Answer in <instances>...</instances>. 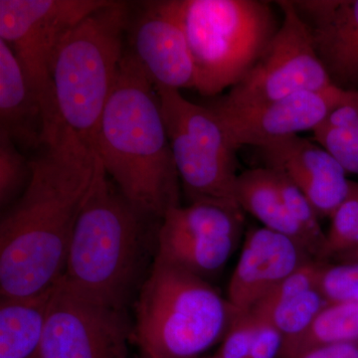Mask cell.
Returning a JSON list of instances; mask_svg holds the SVG:
<instances>
[{
  "label": "cell",
  "mask_w": 358,
  "mask_h": 358,
  "mask_svg": "<svg viewBox=\"0 0 358 358\" xmlns=\"http://www.w3.org/2000/svg\"><path fill=\"white\" fill-rule=\"evenodd\" d=\"M96 162L94 148L67 126L30 160L29 183L0 222L1 298L42 293L62 279Z\"/></svg>",
  "instance_id": "cell-1"
},
{
  "label": "cell",
  "mask_w": 358,
  "mask_h": 358,
  "mask_svg": "<svg viewBox=\"0 0 358 358\" xmlns=\"http://www.w3.org/2000/svg\"><path fill=\"white\" fill-rule=\"evenodd\" d=\"M106 173L141 210L160 219L180 206V179L159 96L126 52L93 145Z\"/></svg>",
  "instance_id": "cell-2"
},
{
  "label": "cell",
  "mask_w": 358,
  "mask_h": 358,
  "mask_svg": "<svg viewBox=\"0 0 358 358\" xmlns=\"http://www.w3.org/2000/svg\"><path fill=\"white\" fill-rule=\"evenodd\" d=\"M155 218L122 194L98 157L62 279L91 300L127 310L148 278L152 244L159 237L150 228Z\"/></svg>",
  "instance_id": "cell-3"
},
{
  "label": "cell",
  "mask_w": 358,
  "mask_h": 358,
  "mask_svg": "<svg viewBox=\"0 0 358 358\" xmlns=\"http://www.w3.org/2000/svg\"><path fill=\"white\" fill-rule=\"evenodd\" d=\"M238 312L206 280L155 256L136 301L133 339L150 358H197Z\"/></svg>",
  "instance_id": "cell-4"
},
{
  "label": "cell",
  "mask_w": 358,
  "mask_h": 358,
  "mask_svg": "<svg viewBox=\"0 0 358 358\" xmlns=\"http://www.w3.org/2000/svg\"><path fill=\"white\" fill-rule=\"evenodd\" d=\"M128 9L109 1L72 28L59 44L51 75L63 122L93 148L124 51Z\"/></svg>",
  "instance_id": "cell-5"
},
{
  "label": "cell",
  "mask_w": 358,
  "mask_h": 358,
  "mask_svg": "<svg viewBox=\"0 0 358 358\" xmlns=\"http://www.w3.org/2000/svg\"><path fill=\"white\" fill-rule=\"evenodd\" d=\"M196 72V90L215 96L253 67L274 36L267 3L256 0H171Z\"/></svg>",
  "instance_id": "cell-6"
},
{
  "label": "cell",
  "mask_w": 358,
  "mask_h": 358,
  "mask_svg": "<svg viewBox=\"0 0 358 358\" xmlns=\"http://www.w3.org/2000/svg\"><path fill=\"white\" fill-rule=\"evenodd\" d=\"M160 103L179 179L190 204L242 210L236 194V150L216 115L176 90L162 92Z\"/></svg>",
  "instance_id": "cell-7"
},
{
  "label": "cell",
  "mask_w": 358,
  "mask_h": 358,
  "mask_svg": "<svg viewBox=\"0 0 358 358\" xmlns=\"http://www.w3.org/2000/svg\"><path fill=\"white\" fill-rule=\"evenodd\" d=\"M107 0H0V40L13 49L41 105L45 145L66 124L59 113L51 69L59 44ZM44 145V147H45Z\"/></svg>",
  "instance_id": "cell-8"
},
{
  "label": "cell",
  "mask_w": 358,
  "mask_h": 358,
  "mask_svg": "<svg viewBox=\"0 0 358 358\" xmlns=\"http://www.w3.org/2000/svg\"><path fill=\"white\" fill-rule=\"evenodd\" d=\"M284 18L262 55L241 81L214 106L255 107L303 92L336 86L317 52L310 28L293 1L277 2Z\"/></svg>",
  "instance_id": "cell-9"
},
{
  "label": "cell",
  "mask_w": 358,
  "mask_h": 358,
  "mask_svg": "<svg viewBox=\"0 0 358 358\" xmlns=\"http://www.w3.org/2000/svg\"><path fill=\"white\" fill-rule=\"evenodd\" d=\"M133 327L127 310L55 285L38 358H128Z\"/></svg>",
  "instance_id": "cell-10"
},
{
  "label": "cell",
  "mask_w": 358,
  "mask_h": 358,
  "mask_svg": "<svg viewBox=\"0 0 358 358\" xmlns=\"http://www.w3.org/2000/svg\"><path fill=\"white\" fill-rule=\"evenodd\" d=\"M358 91L338 86L303 92L255 107H208L216 115L235 150L243 145L263 148L275 141L313 131L339 106L357 100Z\"/></svg>",
  "instance_id": "cell-11"
},
{
  "label": "cell",
  "mask_w": 358,
  "mask_h": 358,
  "mask_svg": "<svg viewBox=\"0 0 358 358\" xmlns=\"http://www.w3.org/2000/svg\"><path fill=\"white\" fill-rule=\"evenodd\" d=\"M131 36V53L155 87L196 88L192 52L171 0L145 3Z\"/></svg>",
  "instance_id": "cell-12"
},
{
  "label": "cell",
  "mask_w": 358,
  "mask_h": 358,
  "mask_svg": "<svg viewBox=\"0 0 358 358\" xmlns=\"http://www.w3.org/2000/svg\"><path fill=\"white\" fill-rule=\"evenodd\" d=\"M315 260L291 238L255 228L246 235L228 285V298L239 312H250L296 268Z\"/></svg>",
  "instance_id": "cell-13"
},
{
  "label": "cell",
  "mask_w": 358,
  "mask_h": 358,
  "mask_svg": "<svg viewBox=\"0 0 358 358\" xmlns=\"http://www.w3.org/2000/svg\"><path fill=\"white\" fill-rule=\"evenodd\" d=\"M266 167L289 178L320 218H331L350 192L346 171L315 141L291 136L261 148Z\"/></svg>",
  "instance_id": "cell-14"
},
{
  "label": "cell",
  "mask_w": 358,
  "mask_h": 358,
  "mask_svg": "<svg viewBox=\"0 0 358 358\" xmlns=\"http://www.w3.org/2000/svg\"><path fill=\"white\" fill-rule=\"evenodd\" d=\"M312 33L315 50L331 81L358 86V0L293 1Z\"/></svg>",
  "instance_id": "cell-15"
},
{
  "label": "cell",
  "mask_w": 358,
  "mask_h": 358,
  "mask_svg": "<svg viewBox=\"0 0 358 358\" xmlns=\"http://www.w3.org/2000/svg\"><path fill=\"white\" fill-rule=\"evenodd\" d=\"M0 133L24 150L45 145L41 105L13 49L3 40H0Z\"/></svg>",
  "instance_id": "cell-16"
},
{
  "label": "cell",
  "mask_w": 358,
  "mask_h": 358,
  "mask_svg": "<svg viewBox=\"0 0 358 358\" xmlns=\"http://www.w3.org/2000/svg\"><path fill=\"white\" fill-rule=\"evenodd\" d=\"M236 194L242 210L258 219L263 227L291 238L315 259L307 234L292 217L282 201L272 169L264 166L239 173Z\"/></svg>",
  "instance_id": "cell-17"
},
{
  "label": "cell",
  "mask_w": 358,
  "mask_h": 358,
  "mask_svg": "<svg viewBox=\"0 0 358 358\" xmlns=\"http://www.w3.org/2000/svg\"><path fill=\"white\" fill-rule=\"evenodd\" d=\"M54 287L32 296L1 298L0 358L38 355Z\"/></svg>",
  "instance_id": "cell-18"
},
{
  "label": "cell",
  "mask_w": 358,
  "mask_h": 358,
  "mask_svg": "<svg viewBox=\"0 0 358 358\" xmlns=\"http://www.w3.org/2000/svg\"><path fill=\"white\" fill-rule=\"evenodd\" d=\"M240 238L157 237V258L201 279L217 274L232 256ZM207 281V280H206Z\"/></svg>",
  "instance_id": "cell-19"
},
{
  "label": "cell",
  "mask_w": 358,
  "mask_h": 358,
  "mask_svg": "<svg viewBox=\"0 0 358 358\" xmlns=\"http://www.w3.org/2000/svg\"><path fill=\"white\" fill-rule=\"evenodd\" d=\"M242 210L220 205L192 203L174 207L166 212L160 223L162 236L202 238L241 236Z\"/></svg>",
  "instance_id": "cell-20"
},
{
  "label": "cell",
  "mask_w": 358,
  "mask_h": 358,
  "mask_svg": "<svg viewBox=\"0 0 358 358\" xmlns=\"http://www.w3.org/2000/svg\"><path fill=\"white\" fill-rule=\"evenodd\" d=\"M358 343V301L327 303L300 336L282 343V358H298L317 346Z\"/></svg>",
  "instance_id": "cell-21"
},
{
  "label": "cell",
  "mask_w": 358,
  "mask_h": 358,
  "mask_svg": "<svg viewBox=\"0 0 358 358\" xmlns=\"http://www.w3.org/2000/svg\"><path fill=\"white\" fill-rule=\"evenodd\" d=\"M313 133L346 173L358 176V99L334 109Z\"/></svg>",
  "instance_id": "cell-22"
},
{
  "label": "cell",
  "mask_w": 358,
  "mask_h": 358,
  "mask_svg": "<svg viewBox=\"0 0 358 358\" xmlns=\"http://www.w3.org/2000/svg\"><path fill=\"white\" fill-rule=\"evenodd\" d=\"M329 303L319 289L280 301L261 310H250L256 319L270 322L282 334L285 341L303 334L317 313Z\"/></svg>",
  "instance_id": "cell-23"
},
{
  "label": "cell",
  "mask_w": 358,
  "mask_h": 358,
  "mask_svg": "<svg viewBox=\"0 0 358 358\" xmlns=\"http://www.w3.org/2000/svg\"><path fill=\"white\" fill-rule=\"evenodd\" d=\"M327 233L324 260L358 251V182H350V192L331 218Z\"/></svg>",
  "instance_id": "cell-24"
},
{
  "label": "cell",
  "mask_w": 358,
  "mask_h": 358,
  "mask_svg": "<svg viewBox=\"0 0 358 358\" xmlns=\"http://www.w3.org/2000/svg\"><path fill=\"white\" fill-rule=\"evenodd\" d=\"M272 171H274L282 201L292 217L307 234L312 243L315 259L326 261L324 250L327 245V233L322 230L319 215L298 186L294 185L284 174L278 173L274 169Z\"/></svg>",
  "instance_id": "cell-25"
},
{
  "label": "cell",
  "mask_w": 358,
  "mask_h": 358,
  "mask_svg": "<svg viewBox=\"0 0 358 358\" xmlns=\"http://www.w3.org/2000/svg\"><path fill=\"white\" fill-rule=\"evenodd\" d=\"M31 178L30 162L20 154L7 134L0 133V204L1 208L16 201Z\"/></svg>",
  "instance_id": "cell-26"
},
{
  "label": "cell",
  "mask_w": 358,
  "mask_h": 358,
  "mask_svg": "<svg viewBox=\"0 0 358 358\" xmlns=\"http://www.w3.org/2000/svg\"><path fill=\"white\" fill-rule=\"evenodd\" d=\"M257 326L258 320L251 313L238 312L223 338L217 357L250 358Z\"/></svg>",
  "instance_id": "cell-27"
},
{
  "label": "cell",
  "mask_w": 358,
  "mask_h": 358,
  "mask_svg": "<svg viewBox=\"0 0 358 358\" xmlns=\"http://www.w3.org/2000/svg\"><path fill=\"white\" fill-rule=\"evenodd\" d=\"M282 343L284 336L273 324L258 320L250 358H275L281 355Z\"/></svg>",
  "instance_id": "cell-28"
},
{
  "label": "cell",
  "mask_w": 358,
  "mask_h": 358,
  "mask_svg": "<svg viewBox=\"0 0 358 358\" xmlns=\"http://www.w3.org/2000/svg\"><path fill=\"white\" fill-rule=\"evenodd\" d=\"M298 358H358V343L317 346Z\"/></svg>",
  "instance_id": "cell-29"
},
{
  "label": "cell",
  "mask_w": 358,
  "mask_h": 358,
  "mask_svg": "<svg viewBox=\"0 0 358 358\" xmlns=\"http://www.w3.org/2000/svg\"><path fill=\"white\" fill-rule=\"evenodd\" d=\"M343 258L345 259L343 262H346V261H358V251L352 252V253L343 256Z\"/></svg>",
  "instance_id": "cell-30"
},
{
  "label": "cell",
  "mask_w": 358,
  "mask_h": 358,
  "mask_svg": "<svg viewBox=\"0 0 358 358\" xmlns=\"http://www.w3.org/2000/svg\"><path fill=\"white\" fill-rule=\"evenodd\" d=\"M140 358H150V357H147V355H143V353H141Z\"/></svg>",
  "instance_id": "cell-31"
},
{
  "label": "cell",
  "mask_w": 358,
  "mask_h": 358,
  "mask_svg": "<svg viewBox=\"0 0 358 358\" xmlns=\"http://www.w3.org/2000/svg\"><path fill=\"white\" fill-rule=\"evenodd\" d=\"M212 358H219V357H212Z\"/></svg>",
  "instance_id": "cell-32"
},
{
  "label": "cell",
  "mask_w": 358,
  "mask_h": 358,
  "mask_svg": "<svg viewBox=\"0 0 358 358\" xmlns=\"http://www.w3.org/2000/svg\"><path fill=\"white\" fill-rule=\"evenodd\" d=\"M35 358H38V357H35Z\"/></svg>",
  "instance_id": "cell-33"
}]
</instances>
